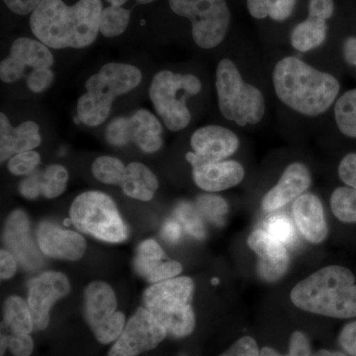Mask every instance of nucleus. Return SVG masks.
<instances>
[{
    "instance_id": "nucleus-1",
    "label": "nucleus",
    "mask_w": 356,
    "mask_h": 356,
    "mask_svg": "<svg viewBox=\"0 0 356 356\" xmlns=\"http://www.w3.org/2000/svg\"><path fill=\"white\" fill-rule=\"evenodd\" d=\"M102 0H79L69 6L63 0H42L30 16V28L51 49H83L97 38Z\"/></svg>"
},
{
    "instance_id": "nucleus-2",
    "label": "nucleus",
    "mask_w": 356,
    "mask_h": 356,
    "mask_svg": "<svg viewBox=\"0 0 356 356\" xmlns=\"http://www.w3.org/2000/svg\"><path fill=\"white\" fill-rule=\"evenodd\" d=\"M273 86L281 102L306 116L322 115L336 102L339 81L298 58L287 57L276 64Z\"/></svg>"
},
{
    "instance_id": "nucleus-3",
    "label": "nucleus",
    "mask_w": 356,
    "mask_h": 356,
    "mask_svg": "<svg viewBox=\"0 0 356 356\" xmlns=\"http://www.w3.org/2000/svg\"><path fill=\"white\" fill-rule=\"evenodd\" d=\"M290 299L297 308L317 315L355 318V276L346 267H324L293 288Z\"/></svg>"
},
{
    "instance_id": "nucleus-4",
    "label": "nucleus",
    "mask_w": 356,
    "mask_h": 356,
    "mask_svg": "<svg viewBox=\"0 0 356 356\" xmlns=\"http://www.w3.org/2000/svg\"><path fill=\"white\" fill-rule=\"evenodd\" d=\"M193 293V280L186 276L154 283L145 291V308L168 334L185 337L195 329V314L191 306Z\"/></svg>"
},
{
    "instance_id": "nucleus-5",
    "label": "nucleus",
    "mask_w": 356,
    "mask_h": 356,
    "mask_svg": "<svg viewBox=\"0 0 356 356\" xmlns=\"http://www.w3.org/2000/svg\"><path fill=\"white\" fill-rule=\"evenodd\" d=\"M218 105L227 120L241 127L259 123L266 113L261 91L245 83L235 63L224 58L216 70Z\"/></svg>"
},
{
    "instance_id": "nucleus-6",
    "label": "nucleus",
    "mask_w": 356,
    "mask_h": 356,
    "mask_svg": "<svg viewBox=\"0 0 356 356\" xmlns=\"http://www.w3.org/2000/svg\"><path fill=\"white\" fill-rule=\"evenodd\" d=\"M70 216L79 231L97 240L118 243L128 238L127 224L112 198L103 192L88 191L77 196L70 206Z\"/></svg>"
},
{
    "instance_id": "nucleus-7",
    "label": "nucleus",
    "mask_w": 356,
    "mask_h": 356,
    "mask_svg": "<svg viewBox=\"0 0 356 356\" xmlns=\"http://www.w3.org/2000/svg\"><path fill=\"white\" fill-rule=\"evenodd\" d=\"M202 89L198 77L192 74H173L161 70L154 76L149 86V98L168 130H184L191 121L186 98L196 95Z\"/></svg>"
},
{
    "instance_id": "nucleus-8",
    "label": "nucleus",
    "mask_w": 356,
    "mask_h": 356,
    "mask_svg": "<svg viewBox=\"0 0 356 356\" xmlns=\"http://www.w3.org/2000/svg\"><path fill=\"white\" fill-rule=\"evenodd\" d=\"M170 9L191 20L192 37L200 48H215L226 38L231 13L227 0H168Z\"/></svg>"
},
{
    "instance_id": "nucleus-9",
    "label": "nucleus",
    "mask_w": 356,
    "mask_h": 356,
    "mask_svg": "<svg viewBox=\"0 0 356 356\" xmlns=\"http://www.w3.org/2000/svg\"><path fill=\"white\" fill-rule=\"evenodd\" d=\"M168 336L165 327L146 308H139L126 323L108 356H138L153 350Z\"/></svg>"
},
{
    "instance_id": "nucleus-10",
    "label": "nucleus",
    "mask_w": 356,
    "mask_h": 356,
    "mask_svg": "<svg viewBox=\"0 0 356 356\" xmlns=\"http://www.w3.org/2000/svg\"><path fill=\"white\" fill-rule=\"evenodd\" d=\"M70 289L67 276L56 271H47L30 282L27 303L35 330L43 331L48 327L51 307L58 300L67 296Z\"/></svg>"
},
{
    "instance_id": "nucleus-11",
    "label": "nucleus",
    "mask_w": 356,
    "mask_h": 356,
    "mask_svg": "<svg viewBox=\"0 0 356 356\" xmlns=\"http://www.w3.org/2000/svg\"><path fill=\"white\" fill-rule=\"evenodd\" d=\"M186 159L193 168L194 182L205 191H226L240 184L245 177V170L238 161H205L194 153H187Z\"/></svg>"
},
{
    "instance_id": "nucleus-12",
    "label": "nucleus",
    "mask_w": 356,
    "mask_h": 356,
    "mask_svg": "<svg viewBox=\"0 0 356 356\" xmlns=\"http://www.w3.org/2000/svg\"><path fill=\"white\" fill-rule=\"evenodd\" d=\"M36 236L39 248L47 257L74 261L86 254V242L83 236L60 228L54 222H41Z\"/></svg>"
},
{
    "instance_id": "nucleus-13",
    "label": "nucleus",
    "mask_w": 356,
    "mask_h": 356,
    "mask_svg": "<svg viewBox=\"0 0 356 356\" xmlns=\"http://www.w3.org/2000/svg\"><path fill=\"white\" fill-rule=\"evenodd\" d=\"M248 247L259 257L257 270L264 280L273 282L286 273L289 257L285 245L262 229H257L248 240Z\"/></svg>"
},
{
    "instance_id": "nucleus-14",
    "label": "nucleus",
    "mask_w": 356,
    "mask_h": 356,
    "mask_svg": "<svg viewBox=\"0 0 356 356\" xmlns=\"http://www.w3.org/2000/svg\"><path fill=\"white\" fill-rule=\"evenodd\" d=\"M193 153L205 161H222L238 151L240 140L233 131L222 126H205L192 135Z\"/></svg>"
},
{
    "instance_id": "nucleus-15",
    "label": "nucleus",
    "mask_w": 356,
    "mask_h": 356,
    "mask_svg": "<svg viewBox=\"0 0 356 356\" xmlns=\"http://www.w3.org/2000/svg\"><path fill=\"white\" fill-rule=\"evenodd\" d=\"M142 72L132 65L109 63L103 65L99 72L93 74L86 83L88 91H100L117 96L125 95L139 86Z\"/></svg>"
},
{
    "instance_id": "nucleus-16",
    "label": "nucleus",
    "mask_w": 356,
    "mask_h": 356,
    "mask_svg": "<svg viewBox=\"0 0 356 356\" xmlns=\"http://www.w3.org/2000/svg\"><path fill=\"white\" fill-rule=\"evenodd\" d=\"M4 243L15 254L26 268L34 269L41 264V257L30 236V222L22 210L9 215L4 227Z\"/></svg>"
},
{
    "instance_id": "nucleus-17",
    "label": "nucleus",
    "mask_w": 356,
    "mask_h": 356,
    "mask_svg": "<svg viewBox=\"0 0 356 356\" xmlns=\"http://www.w3.org/2000/svg\"><path fill=\"white\" fill-rule=\"evenodd\" d=\"M311 184V173L308 168L303 163H292L282 173L278 184L267 192L262 201V207L268 212L280 209L303 195Z\"/></svg>"
},
{
    "instance_id": "nucleus-18",
    "label": "nucleus",
    "mask_w": 356,
    "mask_h": 356,
    "mask_svg": "<svg viewBox=\"0 0 356 356\" xmlns=\"http://www.w3.org/2000/svg\"><path fill=\"white\" fill-rule=\"evenodd\" d=\"M41 142L38 124L26 121L14 128L6 115L0 113V158L2 163L15 154L36 149Z\"/></svg>"
},
{
    "instance_id": "nucleus-19",
    "label": "nucleus",
    "mask_w": 356,
    "mask_h": 356,
    "mask_svg": "<svg viewBox=\"0 0 356 356\" xmlns=\"http://www.w3.org/2000/svg\"><path fill=\"white\" fill-rule=\"evenodd\" d=\"M293 215L299 231L309 242H324L329 229L325 222L322 202L314 194L300 196L293 205Z\"/></svg>"
},
{
    "instance_id": "nucleus-20",
    "label": "nucleus",
    "mask_w": 356,
    "mask_h": 356,
    "mask_svg": "<svg viewBox=\"0 0 356 356\" xmlns=\"http://www.w3.org/2000/svg\"><path fill=\"white\" fill-rule=\"evenodd\" d=\"M117 299L107 283L95 281L84 291V314L91 331L104 325L116 313Z\"/></svg>"
},
{
    "instance_id": "nucleus-21",
    "label": "nucleus",
    "mask_w": 356,
    "mask_h": 356,
    "mask_svg": "<svg viewBox=\"0 0 356 356\" xmlns=\"http://www.w3.org/2000/svg\"><path fill=\"white\" fill-rule=\"evenodd\" d=\"M133 142L147 154H153L163 147V126L152 112L140 109L130 118Z\"/></svg>"
},
{
    "instance_id": "nucleus-22",
    "label": "nucleus",
    "mask_w": 356,
    "mask_h": 356,
    "mask_svg": "<svg viewBox=\"0 0 356 356\" xmlns=\"http://www.w3.org/2000/svg\"><path fill=\"white\" fill-rule=\"evenodd\" d=\"M121 186L129 197L146 202L154 198L159 188V180L147 166L132 163L126 166Z\"/></svg>"
},
{
    "instance_id": "nucleus-23",
    "label": "nucleus",
    "mask_w": 356,
    "mask_h": 356,
    "mask_svg": "<svg viewBox=\"0 0 356 356\" xmlns=\"http://www.w3.org/2000/svg\"><path fill=\"white\" fill-rule=\"evenodd\" d=\"M114 96L100 91H88L77 102V118L88 127L102 125L108 118Z\"/></svg>"
},
{
    "instance_id": "nucleus-24",
    "label": "nucleus",
    "mask_w": 356,
    "mask_h": 356,
    "mask_svg": "<svg viewBox=\"0 0 356 356\" xmlns=\"http://www.w3.org/2000/svg\"><path fill=\"white\" fill-rule=\"evenodd\" d=\"M10 56L34 70L50 69L54 57L49 47L31 38L16 39L11 44Z\"/></svg>"
},
{
    "instance_id": "nucleus-25",
    "label": "nucleus",
    "mask_w": 356,
    "mask_h": 356,
    "mask_svg": "<svg viewBox=\"0 0 356 356\" xmlns=\"http://www.w3.org/2000/svg\"><path fill=\"white\" fill-rule=\"evenodd\" d=\"M327 21L309 17L295 26L290 42L295 50L306 53L322 46L327 38Z\"/></svg>"
},
{
    "instance_id": "nucleus-26",
    "label": "nucleus",
    "mask_w": 356,
    "mask_h": 356,
    "mask_svg": "<svg viewBox=\"0 0 356 356\" xmlns=\"http://www.w3.org/2000/svg\"><path fill=\"white\" fill-rule=\"evenodd\" d=\"M4 323L11 332L31 334L35 330L31 311L24 299L11 296L4 305Z\"/></svg>"
},
{
    "instance_id": "nucleus-27",
    "label": "nucleus",
    "mask_w": 356,
    "mask_h": 356,
    "mask_svg": "<svg viewBox=\"0 0 356 356\" xmlns=\"http://www.w3.org/2000/svg\"><path fill=\"white\" fill-rule=\"evenodd\" d=\"M337 128L346 137L356 138V88L337 99L334 105Z\"/></svg>"
},
{
    "instance_id": "nucleus-28",
    "label": "nucleus",
    "mask_w": 356,
    "mask_h": 356,
    "mask_svg": "<svg viewBox=\"0 0 356 356\" xmlns=\"http://www.w3.org/2000/svg\"><path fill=\"white\" fill-rule=\"evenodd\" d=\"M131 11L122 6H110L103 9L99 21V32L106 38L120 36L127 29Z\"/></svg>"
},
{
    "instance_id": "nucleus-29",
    "label": "nucleus",
    "mask_w": 356,
    "mask_h": 356,
    "mask_svg": "<svg viewBox=\"0 0 356 356\" xmlns=\"http://www.w3.org/2000/svg\"><path fill=\"white\" fill-rule=\"evenodd\" d=\"M163 257L165 254L161 245L156 241L149 238L140 243L138 247L134 266L140 276L147 278V276L163 261Z\"/></svg>"
},
{
    "instance_id": "nucleus-30",
    "label": "nucleus",
    "mask_w": 356,
    "mask_h": 356,
    "mask_svg": "<svg viewBox=\"0 0 356 356\" xmlns=\"http://www.w3.org/2000/svg\"><path fill=\"white\" fill-rule=\"evenodd\" d=\"M331 207L339 221L356 222V189L339 187L332 192Z\"/></svg>"
},
{
    "instance_id": "nucleus-31",
    "label": "nucleus",
    "mask_w": 356,
    "mask_h": 356,
    "mask_svg": "<svg viewBox=\"0 0 356 356\" xmlns=\"http://www.w3.org/2000/svg\"><path fill=\"white\" fill-rule=\"evenodd\" d=\"M126 166L114 156H99L92 163V173L102 184L121 185Z\"/></svg>"
},
{
    "instance_id": "nucleus-32",
    "label": "nucleus",
    "mask_w": 356,
    "mask_h": 356,
    "mask_svg": "<svg viewBox=\"0 0 356 356\" xmlns=\"http://www.w3.org/2000/svg\"><path fill=\"white\" fill-rule=\"evenodd\" d=\"M69 172L60 165H51L42 173V195L48 199L62 195L67 187Z\"/></svg>"
},
{
    "instance_id": "nucleus-33",
    "label": "nucleus",
    "mask_w": 356,
    "mask_h": 356,
    "mask_svg": "<svg viewBox=\"0 0 356 356\" xmlns=\"http://www.w3.org/2000/svg\"><path fill=\"white\" fill-rule=\"evenodd\" d=\"M175 217L181 222L185 231L194 238L202 240L206 236L205 227L202 222V216L198 212L196 206L189 203H181L175 208Z\"/></svg>"
},
{
    "instance_id": "nucleus-34",
    "label": "nucleus",
    "mask_w": 356,
    "mask_h": 356,
    "mask_svg": "<svg viewBox=\"0 0 356 356\" xmlns=\"http://www.w3.org/2000/svg\"><path fill=\"white\" fill-rule=\"evenodd\" d=\"M196 208L201 216L214 224L221 225L228 213V204L217 195H201L196 200Z\"/></svg>"
},
{
    "instance_id": "nucleus-35",
    "label": "nucleus",
    "mask_w": 356,
    "mask_h": 356,
    "mask_svg": "<svg viewBox=\"0 0 356 356\" xmlns=\"http://www.w3.org/2000/svg\"><path fill=\"white\" fill-rule=\"evenodd\" d=\"M126 325L125 316L122 312L117 311L104 325L93 330L95 339L102 344L115 343L121 336Z\"/></svg>"
},
{
    "instance_id": "nucleus-36",
    "label": "nucleus",
    "mask_w": 356,
    "mask_h": 356,
    "mask_svg": "<svg viewBox=\"0 0 356 356\" xmlns=\"http://www.w3.org/2000/svg\"><path fill=\"white\" fill-rule=\"evenodd\" d=\"M106 139L115 147H123L133 142L130 118L118 117L110 122L106 128Z\"/></svg>"
},
{
    "instance_id": "nucleus-37",
    "label": "nucleus",
    "mask_w": 356,
    "mask_h": 356,
    "mask_svg": "<svg viewBox=\"0 0 356 356\" xmlns=\"http://www.w3.org/2000/svg\"><path fill=\"white\" fill-rule=\"evenodd\" d=\"M266 229L283 245H291L296 240L294 227L286 217L278 215L269 218L266 222Z\"/></svg>"
},
{
    "instance_id": "nucleus-38",
    "label": "nucleus",
    "mask_w": 356,
    "mask_h": 356,
    "mask_svg": "<svg viewBox=\"0 0 356 356\" xmlns=\"http://www.w3.org/2000/svg\"><path fill=\"white\" fill-rule=\"evenodd\" d=\"M41 156L37 152L29 151L15 154L9 159L8 170L14 175H29L39 165Z\"/></svg>"
},
{
    "instance_id": "nucleus-39",
    "label": "nucleus",
    "mask_w": 356,
    "mask_h": 356,
    "mask_svg": "<svg viewBox=\"0 0 356 356\" xmlns=\"http://www.w3.org/2000/svg\"><path fill=\"white\" fill-rule=\"evenodd\" d=\"M261 356H312L311 344L308 337L302 332H294L290 337L287 355H280L271 348H264Z\"/></svg>"
},
{
    "instance_id": "nucleus-40",
    "label": "nucleus",
    "mask_w": 356,
    "mask_h": 356,
    "mask_svg": "<svg viewBox=\"0 0 356 356\" xmlns=\"http://www.w3.org/2000/svg\"><path fill=\"white\" fill-rule=\"evenodd\" d=\"M6 337L7 348L14 356H30L34 350V341L29 334L11 332Z\"/></svg>"
},
{
    "instance_id": "nucleus-41",
    "label": "nucleus",
    "mask_w": 356,
    "mask_h": 356,
    "mask_svg": "<svg viewBox=\"0 0 356 356\" xmlns=\"http://www.w3.org/2000/svg\"><path fill=\"white\" fill-rule=\"evenodd\" d=\"M26 67L19 60L9 56L0 64V79L6 83H15L24 74Z\"/></svg>"
},
{
    "instance_id": "nucleus-42",
    "label": "nucleus",
    "mask_w": 356,
    "mask_h": 356,
    "mask_svg": "<svg viewBox=\"0 0 356 356\" xmlns=\"http://www.w3.org/2000/svg\"><path fill=\"white\" fill-rule=\"evenodd\" d=\"M182 271V266L175 261H163L147 276V280L151 283L163 282L172 280L179 275Z\"/></svg>"
},
{
    "instance_id": "nucleus-43",
    "label": "nucleus",
    "mask_w": 356,
    "mask_h": 356,
    "mask_svg": "<svg viewBox=\"0 0 356 356\" xmlns=\"http://www.w3.org/2000/svg\"><path fill=\"white\" fill-rule=\"evenodd\" d=\"M53 81L54 72L51 69H38L32 70L28 74L26 83L32 92L42 93L50 88Z\"/></svg>"
},
{
    "instance_id": "nucleus-44",
    "label": "nucleus",
    "mask_w": 356,
    "mask_h": 356,
    "mask_svg": "<svg viewBox=\"0 0 356 356\" xmlns=\"http://www.w3.org/2000/svg\"><path fill=\"white\" fill-rule=\"evenodd\" d=\"M220 356H261V350L254 339L243 337Z\"/></svg>"
},
{
    "instance_id": "nucleus-45",
    "label": "nucleus",
    "mask_w": 356,
    "mask_h": 356,
    "mask_svg": "<svg viewBox=\"0 0 356 356\" xmlns=\"http://www.w3.org/2000/svg\"><path fill=\"white\" fill-rule=\"evenodd\" d=\"M297 0H267L269 18L276 22L286 21L292 15Z\"/></svg>"
},
{
    "instance_id": "nucleus-46",
    "label": "nucleus",
    "mask_w": 356,
    "mask_h": 356,
    "mask_svg": "<svg viewBox=\"0 0 356 356\" xmlns=\"http://www.w3.org/2000/svg\"><path fill=\"white\" fill-rule=\"evenodd\" d=\"M339 175L344 184L356 189V154H348L341 159Z\"/></svg>"
},
{
    "instance_id": "nucleus-47",
    "label": "nucleus",
    "mask_w": 356,
    "mask_h": 356,
    "mask_svg": "<svg viewBox=\"0 0 356 356\" xmlns=\"http://www.w3.org/2000/svg\"><path fill=\"white\" fill-rule=\"evenodd\" d=\"M309 17L329 20L334 11V0H309Z\"/></svg>"
},
{
    "instance_id": "nucleus-48",
    "label": "nucleus",
    "mask_w": 356,
    "mask_h": 356,
    "mask_svg": "<svg viewBox=\"0 0 356 356\" xmlns=\"http://www.w3.org/2000/svg\"><path fill=\"white\" fill-rule=\"evenodd\" d=\"M19 192L27 199L38 198L42 194V175L31 173L19 185Z\"/></svg>"
},
{
    "instance_id": "nucleus-49",
    "label": "nucleus",
    "mask_w": 356,
    "mask_h": 356,
    "mask_svg": "<svg viewBox=\"0 0 356 356\" xmlns=\"http://www.w3.org/2000/svg\"><path fill=\"white\" fill-rule=\"evenodd\" d=\"M339 343L348 355L356 356V321L344 325L339 334Z\"/></svg>"
},
{
    "instance_id": "nucleus-50",
    "label": "nucleus",
    "mask_w": 356,
    "mask_h": 356,
    "mask_svg": "<svg viewBox=\"0 0 356 356\" xmlns=\"http://www.w3.org/2000/svg\"><path fill=\"white\" fill-rule=\"evenodd\" d=\"M42 0H3L6 6L18 15L32 13Z\"/></svg>"
},
{
    "instance_id": "nucleus-51",
    "label": "nucleus",
    "mask_w": 356,
    "mask_h": 356,
    "mask_svg": "<svg viewBox=\"0 0 356 356\" xmlns=\"http://www.w3.org/2000/svg\"><path fill=\"white\" fill-rule=\"evenodd\" d=\"M0 264H1V280H6L13 277L17 269L15 259L10 252L7 250H1L0 252Z\"/></svg>"
},
{
    "instance_id": "nucleus-52",
    "label": "nucleus",
    "mask_w": 356,
    "mask_h": 356,
    "mask_svg": "<svg viewBox=\"0 0 356 356\" xmlns=\"http://www.w3.org/2000/svg\"><path fill=\"white\" fill-rule=\"evenodd\" d=\"M161 236L168 243H177L181 238V227L179 222L177 220H168L161 229Z\"/></svg>"
},
{
    "instance_id": "nucleus-53",
    "label": "nucleus",
    "mask_w": 356,
    "mask_h": 356,
    "mask_svg": "<svg viewBox=\"0 0 356 356\" xmlns=\"http://www.w3.org/2000/svg\"><path fill=\"white\" fill-rule=\"evenodd\" d=\"M248 13L254 19H266L269 17V8L267 0H247Z\"/></svg>"
},
{
    "instance_id": "nucleus-54",
    "label": "nucleus",
    "mask_w": 356,
    "mask_h": 356,
    "mask_svg": "<svg viewBox=\"0 0 356 356\" xmlns=\"http://www.w3.org/2000/svg\"><path fill=\"white\" fill-rule=\"evenodd\" d=\"M343 55L346 63L356 65V38H348L344 43Z\"/></svg>"
},
{
    "instance_id": "nucleus-55",
    "label": "nucleus",
    "mask_w": 356,
    "mask_h": 356,
    "mask_svg": "<svg viewBox=\"0 0 356 356\" xmlns=\"http://www.w3.org/2000/svg\"><path fill=\"white\" fill-rule=\"evenodd\" d=\"M312 356H348L344 355L343 353H339V351H331L327 350H322L316 353L315 355Z\"/></svg>"
},
{
    "instance_id": "nucleus-56",
    "label": "nucleus",
    "mask_w": 356,
    "mask_h": 356,
    "mask_svg": "<svg viewBox=\"0 0 356 356\" xmlns=\"http://www.w3.org/2000/svg\"><path fill=\"white\" fill-rule=\"evenodd\" d=\"M106 1L110 3V6H123L128 0H106Z\"/></svg>"
},
{
    "instance_id": "nucleus-57",
    "label": "nucleus",
    "mask_w": 356,
    "mask_h": 356,
    "mask_svg": "<svg viewBox=\"0 0 356 356\" xmlns=\"http://www.w3.org/2000/svg\"><path fill=\"white\" fill-rule=\"evenodd\" d=\"M139 4H149L152 2L156 1V0H136Z\"/></svg>"
},
{
    "instance_id": "nucleus-58",
    "label": "nucleus",
    "mask_w": 356,
    "mask_h": 356,
    "mask_svg": "<svg viewBox=\"0 0 356 356\" xmlns=\"http://www.w3.org/2000/svg\"><path fill=\"white\" fill-rule=\"evenodd\" d=\"M218 282H219V280H213V283H218Z\"/></svg>"
}]
</instances>
